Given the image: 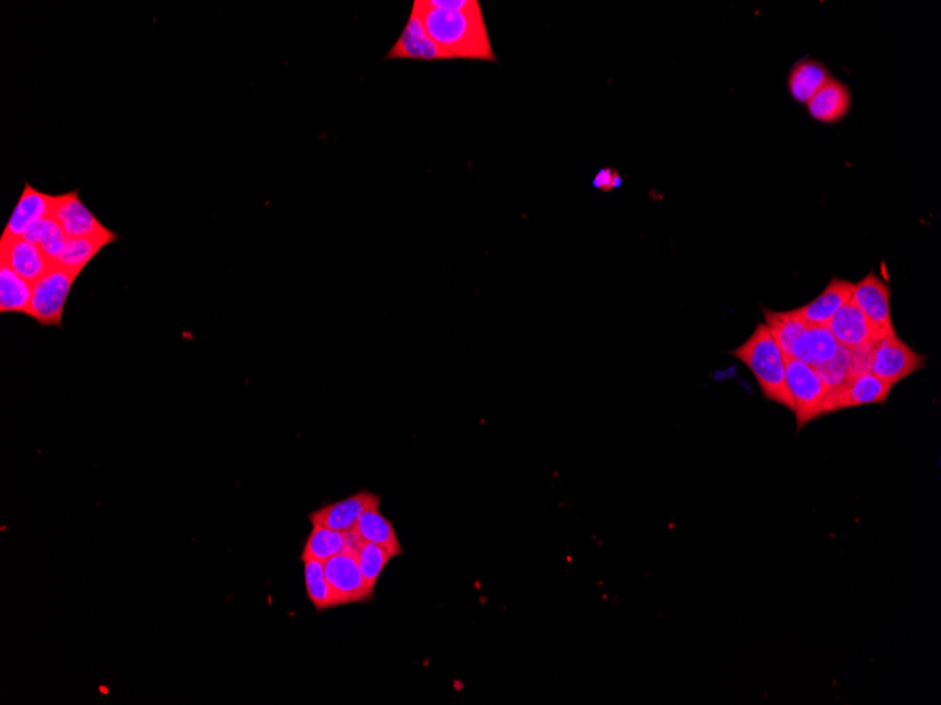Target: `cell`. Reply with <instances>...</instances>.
<instances>
[{
  "label": "cell",
  "mask_w": 941,
  "mask_h": 705,
  "mask_svg": "<svg viewBox=\"0 0 941 705\" xmlns=\"http://www.w3.org/2000/svg\"><path fill=\"white\" fill-rule=\"evenodd\" d=\"M839 348L840 344L829 327L809 326L792 344L789 357L809 367L818 368L832 361Z\"/></svg>",
  "instance_id": "e0dca14e"
},
{
  "label": "cell",
  "mask_w": 941,
  "mask_h": 705,
  "mask_svg": "<svg viewBox=\"0 0 941 705\" xmlns=\"http://www.w3.org/2000/svg\"><path fill=\"white\" fill-rule=\"evenodd\" d=\"M303 547L301 561H321L325 563L331 557L340 555L343 552H351L358 555L363 545V538L356 530L348 532L334 531L321 525H312Z\"/></svg>",
  "instance_id": "5bb4252c"
},
{
  "label": "cell",
  "mask_w": 941,
  "mask_h": 705,
  "mask_svg": "<svg viewBox=\"0 0 941 705\" xmlns=\"http://www.w3.org/2000/svg\"><path fill=\"white\" fill-rule=\"evenodd\" d=\"M894 387L883 382L869 370L853 373L842 388L828 393L823 415L868 404H885Z\"/></svg>",
  "instance_id": "8992f818"
},
{
  "label": "cell",
  "mask_w": 941,
  "mask_h": 705,
  "mask_svg": "<svg viewBox=\"0 0 941 705\" xmlns=\"http://www.w3.org/2000/svg\"><path fill=\"white\" fill-rule=\"evenodd\" d=\"M67 242L68 236L64 231L63 226L53 216L45 217L37 246L42 248L45 256L50 258V261L54 263L58 262Z\"/></svg>",
  "instance_id": "4316f807"
},
{
  "label": "cell",
  "mask_w": 941,
  "mask_h": 705,
  "mask_svg": "<svg viewBox=\"0 0 941 705\" xmlns=\"http://www.w3.org/2000/svg\"><path fill=\"white\" fill-rule=\"evenodd\" d=\"M430 7L447 10H458L468 7L469 0H428Z\"/></svg>",
  "instance_id": "f1b7e54d"
},
{
  "label": "cell",
  "mask_w": 941,
  "mask_h": 705,
  "mask_svg": "<svg viewBox=\"0 0 941 705\" xmlns=\"http://www.w3.org/2000/svg\"><path fill=\"white\" fill-rule=\"evenodd\" d=\"M118 240L119 238L109 237L68 238L67 246H65L63 256L60 257L57 263L65 268L84 272V269L88 267V263H90V261H93L94 258L104 250V248Z\"/></svg>",
  "instance_id": "603a6c76"
},
{
  "label": "cell",
  "mask_w": 941,
  "mask_h": 705,
  "mask_svg": "<svg viewBox=\"0 0 941 705\" xmlns=\"http://www.w3.org/2000/svg\"><path fill=\"white\" fill-rule=\"evenodd\" d=\"M787 384L793 402L797 431L822 417L828 389L814 368L786 357Z\"/></svg>",
  "instance_id": "277c9868"
},
{
  "label": "cell",
  "mask_w": 941,
  "mask_h": 705,
  "mask_svg": "<svg viewBox=\"0 0 941 705\" xmlns=\"http://www.w3.org/2000/svg\"><path fill=\"white\" fill-rule=\"evenodd\" d=\"M856 283L833 278L831 283L819 294L813 302L799 307V313L808 326L828 327L840 308L852 301V294Z\"/></svg>",
  "instance_id": "2e32d148"
},
{
  "label": "cell",
  "mask_w": 941,
  "mask_h": 705,
  "mask_svg": "<svg viewBox=\"0 0 941 705\" xmlns=\"http://www.w3.org/2000/svg\"><path fill=\"white\" fill-rule=\"evenodd\" d=\"M924 364L923 355L913 351L898 336H889L873 344L868 369L883 382L895 387L922 369Z\"/></svg>",
  "instance_id": "5b68a950"
},
{
  "label": "cell",
  "mask_w": 941,
  "mask_h": 705,
  "mask_svg": "<svg viewBox=\"0 0 941 705\" xmlns=\"http://www.w3.org/2000/svg\"><path fill=\"white\" fill-rule=\"evenodd\" d=\"M55 220L63 226L68 238L109 237L119 238L115 231L102 225L98 217L88 209L79 197V189L68 194L57 195L52 213Z\"/></svg>",
  "instance_id": "30bf717a"
},
{
  "label": "cell",
  "mask_w": 941,
  "mask_h": 705,
  "mask_svg": "<svg viewBox=\"0 0 941 705\" xmlns=\"http://www.w3.org/2000/svg\"><path fill=\"white\" fill-rule=\"evenodd\" d=\"M356 531L366 542L386 547L398 556L403 554L393 522L379 511V507L364 512L357 522Z\"/></svg>",
  "instance_id": "44dd1931"
},
{
  "label": "cell",
  "mask_w": 941,
  "mask_h": 705,
  "mask_svg": "<svg viewBox=\"0 0 941 705\" xmlns=\"http://www.w3.org/2000/svg\"><path fill=\"white\" fill-rule=\"evenodd\" d=\"M394 552L386 550V547L371 544V542H363L360 551H358V566L363 573L364 581L369 588V592H376L377 583L381 577L388 563L397 557Z\"/></svg>",
  "instance_id": "d4e9b609"
},
{
  "label": "cell",
  "mask_w": 941,
  "mask_h": 705,
  "mask_svg": "<svg viewBox=\"0 0 941 705\" xmlns=\"http://www.w3.org/2000/svg\"><path fill=\"white\" fill-rule=\"evenodd\" d=\"M55 197L57 195L44 194V192L35 189L29 182H24V189L20 195L12 216L4 227L2 238H20L30 227L45 217L52 216Z\"/></svg>",
  "instance_id": "4fadbf2b"
},
{
  "label": "cell",
  "mask_w": 941,
  "mask_h": 705,
  "mask_svg": "<svg viewBox=\"0 0 941 705\" xmlns=\"http://www.w3.org/2000/svg\"><path fill=\"white\" fill-rule=\"evenodd\" d=\"M814 370H816L819 378L822 379L828 393L834 392V390L842 388L854 373L852 349L840 345L836 357L832 361L814 368Z\"/></svg>",
  "instance_id": "484cf974"
},
{
  "label": "cell",
  "mask_w": 941,
  "mask_h": 705,
  "mask_svg": "<svg viewBox=\"0 0 941 705\" xmlns=\"http://www.w3.org/2000/svg\"><path fill=\"white\" fill-rule=\"evenodd\" d=\"M0 262L7 263L20 276L35 283L54 265L37 243L26 238H0Z\"/></svg>",
  "instance_id": "7c38bea8"
},
{
  "label": "cell",
  "mask_w": 941,
  "mask_h": 705,
  "mask_svg": "<svg viewBox=\"0 0 941 705\" xmlns=\"http://www.w3.org/2000/svg\"><path fill=\"white\" fill-rule=\"evenodd\" d=\"M852 96L847 86L831 79L808 104L812 118L822 123H836L848 113Z\"/></svg>",
  "instance_id": "ac0fdd59"
},
{
  "label": "cell",
  "mask_w": 941,
  "mask_h": 705,
  "mask_svg": "<svg viewBox=\"0 0 941 705\" xmlns=\"http://www.w3.org/2000/svg\"><path fill=\"white\" fill-rule=\"evenodd\" d=\"M412 59V61H447L448 55L434 42L426 28L420 19L417 10L412 9L403 32L399 35L397 43L388 51L383 61Z\"/></svg>",
  "instance_id": "8fae6325"
},
{
  "label": "cell",
  "mask_w": 941,
  "mask_h": 705,
  "mask_svg": "<svg viewBox=\"0 0 941 705\" xmlns=\"http://www.w3.org/2000/svg\"><path fill=\"white\" fill-rule=\"evenodd\" d=\"M731 355L751 370L764 398L793 413V402L787 384L786 357L766 324H757L750 338L733 349Z\"/></svg>",
  "instance_id": "7a4b0ae2"
},
{
  "label": "cell",
  "mask_w": 941,
  "mask_h": 705,
  "mask_svg": "<svg viewBox=\"0 0 941 705\" xmlns=\"http://www.w3.org/2000/svg\"><path fill=\"white\" fill-rule=\"evenodd\" d=\"M305 565V585L309 601L317 612L331 610L338 606L331 583L326 579L325 563L321 561H303Z\"/></svg>",
  "instance_id": "cb8c5ba5"
},
{
  "label": "cell",
  "mask_w": 941,
  "mask_h": 705,
  "mask_svg": "<svg viewBox=\"0 0 941 705\" xmlns=\"http://www.w3.org/2000/svg\"><path fill=\"white\" fill-rule=\"evenodd\" d=\"M832 79L824 65L813 59H804L793 67L789 75V90L799 104L808 105L813 96Z\"/></svg>",
  "instance_id": "ffe728a7"
},
{
  "label": "cell",
  "mask_w": 941,
  "mask_h": 705,
  "mask_svg": "<svg viewBox=\"0 0 941 705\" xmlns=\"http://www.w3.org/2000/svg\"><path fill=\"white\" fill-rule=\"evenodd\" d=\"M80 273L83 272L54 263L47 273L34 283L29 317L42 327H63L71 289Z\"/></svg>",
  "instance_id": "3957f363"
},
{
  "label": "cell",
  "mask_w": 941,
  "mask_h": 705,
  "mask_svg": "<svg viewBox=\"0 0 941 705\" xmlns=\"http://www.w3.org/2000/svg\"><path fill=\"white\" fill-rule=\"evenodd\" d=\"M594 186L602 191H610L620 186V176L612 170H602L594 180Z\"/></svg>",
  "instance_id": "83f0119b"
},
{
  "label": "cell",
  "mask_w": 941,
  "mask_h": 705,
  "mask_svg": "<svg viewBox=\"0 0 941 705\" xmlns=\"http://www.w3.org/2000/svg\"><path fill=\"white\" fill-rule=\"evenodd\" d=\"M828 327L836 341L848 349L872 347L878 341L872 324L852 301L834 314Z\"/></svg>",
  "instance_id": "9a60e30c"
},
{
  "label": "cell",
  "mask_w": 941,
  "mask_h": 705,
  "mask_svg": "<svg viewBox=\"0 0 941 705\" xmlns=\"http://www.w3.org/2000/svg\"><path fill=\"white\" fill-rule=\"evenodd\" d=\"M325 575L338 600V606L356 605L372 600L374 593L364 581L358 557L343 552L325 562Z\"/></svg>",
  "instance_id": "ba28073f"
},
{
  "label": "cell",
  "mask_w": 941,
  "mask_h": 705,
  "mask_svg": "<svg viewBox=\"0 0 941 705\" xmlns=\"http://www.w3.org/2000/svg\"><path fill=\"white\" fill-rule=\"evenodd\" d=\"M382 497L363 489L347 499L321 507L307 516L312 525L325 527L334 531L348 532L356 530L360 517L374 507H381Z\"/></svg>",
  "instance_id": "9c48e42d"
},
{
  "label": "cell",
  "mask_w": 941,
  "mask_h": 705,
  "mask_svg": "<svg viewBox=\"0 0 941 705\" xmlns=\"http://www.w3.org/2000/svg\"><path fill=\"white\" fill-rule=\"evenodd\" d=\"M762 313L766 317L768 332L776 339L783 357H789L792 344L809 327L799 313V308L789 312H771L768 308H762Z\"/></svg>",
  "instance_id": "7402d4cb"
},
{
  "label": "cell",
  "mask_w": 941,
  "mask_h": 705,
  "mask_svg": "<svg viewBox=\"0 0 941 705\" xmlns=\"http://www.w3.org/2000/svg\"><path fill=\"white\" fill-rule=\"evenodd\" d=\"M34 283L0 262V313L26 314L32 306Z\"/></svg>",
  "instance_id": "d6986e66"
},
{
  "label": "cell",
  "mask_w": 941,
  "mask_h": 705,
  "mask_svg": "<svg viewBox=\"0 0 941 705\" xmlns=\"http://www.w3.org/2000/svg\"><path fill=\"white\" fill-rule=\"evenodd\" d=\"M412 9L417 10L430 37L450 59L497 63L483 8L477 0H469L467 8L458 10L433 8L428 0H417Z\"/></svg>",
  "instance_id": "6da1fadb"
},
{
  "label": "cell",
  "mask_w": 941,
  "mask_h": 705,
  "mask_svg": "<svg viewBox=\"0 0 941 705\" xmlns=\"http://www.w3.org/2000/svg\"><path fill=\"white\" fill-rule=\"evenodd\" d=\"M852 302L867 317L878 339L897 336L890 316V291L881 278L869 272L854 285Z\"/></svg>",
  "instance_id": "52a82bcc"
}]
</instances>
